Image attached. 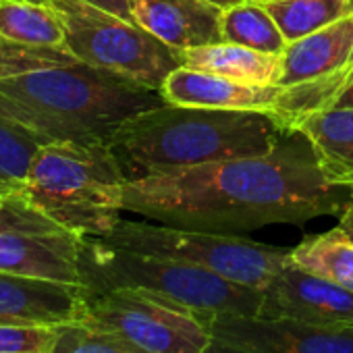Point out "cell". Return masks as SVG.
<instances>
[{"label":"cell","mask_w":353,"mask_h":353,"mask_svg":"<svg viewBox=\"0 0 353 353\" xmlns=\"http://www.w3.org/2000/svg\"><path fill=\"white\" fill-rule=\"evenodd\" d=\"M351 198L353 188L326 179L307 135L289 129L262 156L127 179L123 208L170 227L239 235L341 214Z\"/></svg>","instance_id":"cell-1"},{"label":"cell","mask_w":353,"mask_h":353,"mask_svg":"<svg viewBox=\"0 0 353 353\" xmlns=\"http://www.w3.org/2000/svg\"><path fill=\"white\" fill-rule=\"evenodd\" d=\"M0 94L32 129L52 139L110 143L131 117L164 104L158 90L92 67L67 48L17 46L0 40Z\"/></svg>","instance_id":"cell-2"},{"label":"cell","mask_w":353,"mask_h":353,"mask_svg":"<svg viewBox=\"0 0 353 353\" xmlns=\"http://www.w3.org/2000/svg\"><path fill=\"white\" fill-rule=\"evenodd\" d=\"M289 129L270 110H221L164 102L125 121L108 148L127 179L262 156Z\"/></svg>","instance_id":"cell-3"},{"label":"cell","mask_w":353,"mask_h":353,"mask_svg":"<svg viewBox=\"0 0 353 353\" xmlns=\"http://www.w3.org/2000/svg\"><path fill=\"white\" fill-rule=\"evenodd\" d=\"M127 174L108 143L44 141L21 196L81 237H102L119 221Z\"/></svg>","instance_id":"cell-4"},{"label":"cell","mask_w":353,"mask_h":353,"mask_svg":"<svg viewBox=\"0 0 353 353\" xmlns=\"http://www.w3.org/2000/svg\"><path fill=\"white\" fill-rule=\"evenodd\" d=\"M81 281L88 295L129 287L172 299L200 314H260L262 291L227 281L206 268L131 252L85 237Z\"/></svg>","instance_id":"cell-5"},{"label":"cell","mask_w":353,"mask_h":353,"mask_svg":"<svg viewBox=\"0 0 353 353\" xmlns=\"http://www.w3.org/2000/svg\"><path fill=\"white\" fill-rule=\"evenodd\" d=\"M100 239L131 252L188 262L260 291L276 276L291 254V250L258 243L239 235L127 219H121Z\"/></svg>","instance_id":"cell-6"},{"label":"cell","mask_w":353,"mask_h":353,"mask_svg":"<svg viewBox=\"0 0 353 353\" xmlns=\"http://www.w3.org/2000/svg\"><path fill=\"white\" fill-rule=\"evenodd\" d=\"M65 26V48L83 63L123 75L150 90L162 88L181 65L174 50L135 21L121 19L88 0H46Z\"/></svg>","instance_id":"cell-7"},{"label":"cell","mask_w":353,"mask_h":353,"mask_svg":"<svg viewBox=\"0 0 353 353\" xmlns=\"http://www.w3.org/2000/svg\"><path fill=\"white\" fill-rule=\"evenodd\" d=\"M83 320L112 330L145 353H206V314L141 289H108L88 295Z\"/></svg>","instance_id":"cell-8"},{"label":"cell","mask_w":353,"mask_h":353,"mask_svg":"<svg viewBox=\"0 0 353 353\" xmlns=\"http://www.w3.org/2000/svg\"><path fill=\"white\" fill-rule=\"evenodd\" d=\"M85 237L65 229L21 194L0 206V272L79 285Z\"/></svg>","instance_id":"cell-9"},{"label":"cell","mask_w":353,"mask_h":353,"mask_svg":"<svg viewBox=\"0 0 353 353\" xmlns=\"http://www.w3.org/2000/svg\"><path fill=\"white\" fill-rule=\"evenodd\" d=\"M206 353H353V330L320 328L264 314H206Z\"/></svg>","instance_id":"cell-10"},{"label":"cell","mask_w":353,"mask_h":353,"mask_svg":"<svg viewBox=\"0 0 353 353\" xmlns=\"http://www.w3.org/2000/svg\"><path fill=\"white\" fill-rule=\"evenodd\" d=\"M260 314L320 328L353 330V291L295 266L289 258L262 289Z\"/></svg>","instance_id":"cell-11"},{"label":"cell","mask_w":353,"mask_h":353,"mask_svg":"<svg viewBox=\"0 0 353 353\" xmlns=\"http://www.w3.org/2000/svg\"><path fill=\"white\" fill-rule=\"evenodd\" d=\"M85 307L79 285L0 272V324L65 326L83 320Z\"/></svg>","instance_id":"cell-12"},{"label":"cell","mask_w":353,"mask_h":353,"mask_svg":"<svg viewBox=\"0 0 353 353\" xmlns=\"http://www.w3.org/2000/svg\"><path fill=\"white\" fill-rule=\"evenodd\" d=\"M133 21L174 50L223 42V9L206 0H133Z\"/></svg>","instance_id":"cell-13"},{"label":"cell","mask_w":353,"mask_h":353,"mask_svg":"<svg viewBox=\"0 0 353 353\" xmlns=\"http://www.w3.org/2000/svg\"><path fill=\"white\" fill-rule=\"evenodd\" d=\"M281 85H254L208 71L179 67L160 88L170 104L221 108V110H272L281 96Z\"/></svg>","instance_id":"cell-14"},{"label":"cell","mask_w":353,"mask_h":353,"mask_svg":"<svg viewBox=\"0 0 353 353\" xmlns=\"http://www.w3.org/2000/svg\"><path fill=\"white\" fill-rule=\"evenodd\" d=\"M339 71L349 85L353 81V15L301 40L289 42L281 57L276 85L289 88Z\"/></svg>","instance_id":"cell-15"},{"label":"cell","mask_w":353,"mask_h":353,"mask_svg":"<svg viewBox=\"0 0 353 353\" xmlns=\"http://www.w3.org/2000/svg\"><path fill=\"white\" fill-rule=\"evenodd\" d=\"M293 129L312 141L326 179L353 188V108L332 106L307 114Z\"/></svg>","instance_id":"cell-16"},{"label":"cell","mask_w":353,"mask_h":353,"mask_svg":"<svg viewBox=\"0 0 353 353\" xmlns=\"http://www.w3.org/2000/svg\"><path fill=\"white\" fill-rule=\"evenodd\" d=\"M181 65L254 85H276L281 75V57L231 42L181 50Z\"/></svg>","instance_id":"cell-17"},{"label":"cell","mask_w":353,"mask_h":353,"mask_svg":"<svg viewBox=\"0 0 353 353\" xmlns=\"http://www.w3.org/2000/svg\"><path fill=\"white\" fill-rule=\"evenodd\" d=\"M0 40L17 46L65 48V26L48 3L0 0Z\"/></svg>","instance_id":"cell-18"},{"label":"cell","mask_w":353,"mask_h":353,"mask_svg":"<svg viewBox=\"0 0 353 353\" xmlns=\"http://www.w3.org/2000/svg\"><path fill=\"white\" fill-rule=\"evenodd\" d=\"M289 258L295 266L353 291V239L341 227L303 239Z\"/></svg>","instance_id":"cell-19"},{"label":"cell","mask_w":353,"mask_h":353,"mask_svg":"<svg viewBox=\"0 0 353 353\" xmlns=\"http://www.w3.org/2000/svg\"><path fill=\"white\" fill-rule=\"evenodd\" d=\"M260 5L270 13L287 44L353 15V0H268Z\"/></svg>","instance_id":"cell-20"},{"label":"cell","mask_w":353,"mask_h":353,"mask_svg":"<svg viewBox=\"0 0 353 353\" xmlns=\"http://www.w3.org/2000/svg\"><path fill=\"white\" fill-rule=\"evenodd\" d=\"M48 141L36 129L0 117V196L21 194L40 145Z\"/></svg>","instance_id":"cell-21"},{"label":"cell","mask_w":353,"mask_h":353,"mask_svg":"<svg viewBox=\"0 0 353 353\" xmlns=\"http://www.w3.org/2000/svg\"><path fill=\"white\" fill-rule=\"evenodd\" d=\"M223 42L248 46L274 57H283L287 48V40L279 26L256 0H245L223 11Z\"/></svg>","instance_id":"cell-22"},{"label":"cell","mask_w":353,"mask_h":353,"mask_svg":"<svg viewBox=\"0 0 353 353\" xmlns=\"http://www.w3.org/2000/svg\"><path fill=\"white\" fill-rule=\"evenodd\" d=\"M52 353H145L121 334L88 320L61 326Z\"/></svg>","instance_id":"cell-23"},{"label":"cell","mask_w":353,"mask_h":353,"mask_svg":"<svg viewBox=\"0 0 353 353\" xmlns=\"http://www.w3.org/2000/svg\"><path fill=\"white\" fill-rule=\"evenodd\" d=\"M61 326L0 324V353H52Z\"/></svg>","instance_id":"cell-24"},{"label":"cell","mask_w":353,"mask_h":353,"mask_svg":"<svg viewBox=\"0 0 353 353\" xmlns=\"http://www.w3.org/2000/svg\"><path fill=\"white\" fill-rule=\"evenodd\" d=\"M34 3H46V0H34ZM88 3H92L121 19L133 21V0H88Z\"/></svg>","instance_id":"cell-25"},{"label":"cell","mask_w":353,"mask_h":353,"mask_svg":"<svg viewBox=\"0 0 353 353\" xmlns=\"http://www.w3.org/2000/svg\"><path fill=\"white\" fill-rule=\"evenodd\" d=\"M0 117L13 119V121H19V123H23V125L32 127V125H30V119L26 117V112H23L15 102H11L7 96H3V94H0Z\"/></svg>","instance_id":"cell-26"},{"label":"cell","mask_w":353,"mask_h":353,"mask_svg":"<svg viewBox=\"0 0 353 353\" xmlns=\"http://www.w3.org/2000/svg\"><path fill=\"white\" fill-rule=\"evenodd\" d=\"M339 227L353 239V198L347 202V206L343 208V212L339 214Z\"/></svg>","instance_id":"cell-27"},{"label":"cell","mask_w":353,"mask_h":353,"mask_svg":"<svg viewBox=\"0 0 353 353\" xmlns=\"http://www.w3.org/2000/svg\"><path fill=\"white\" fill-rule=\"evenodd\" d=\"M332 106H339V108H353V81L336 96V100L332 102ZM330 106V108H332Z\"/></svg>","instance_id":"cell-28"},{"label":"cell","mask_w":353,"mask_h":353,"mask_svg":"<svg viewBox=\"0 0 353 353\" xmlns=\"http://www.w3.org/2000/svg\"><path fill=\"white\" fill-rule=\"evenodd\" d=\"M206 3H210V5H214V7L227 11V9H231V7H235V5H239V3H245V0H206Z\"/></svg>","instance_id":"cell-29"},{"label":"cell","mask_w":353,"mask_h":353,"mask_svg":"<svg viewBox=\"0 0 353 353\" xmlns=\"http://www.w3.org/2000/svg\"><path fill=\"white\" fill-rule=\"evenodd\" d=\"M256 3H268V0H256Z\"/></svg>","instance_id":"cell-30"},{"label":"cell","mask_w":353,"mask_h":353,"mask_svg":"<svg viewBox=\"0 0 353 353\" xmlns=\"http://www.w3.org/2000/svg\"><path fill=\"white\" fill-rule=\"evenodd\" d=\"M3 200H5V198H3V196H0V206H3Z\"/></svg>","instance_id":"cell-31"}]
</instances>
